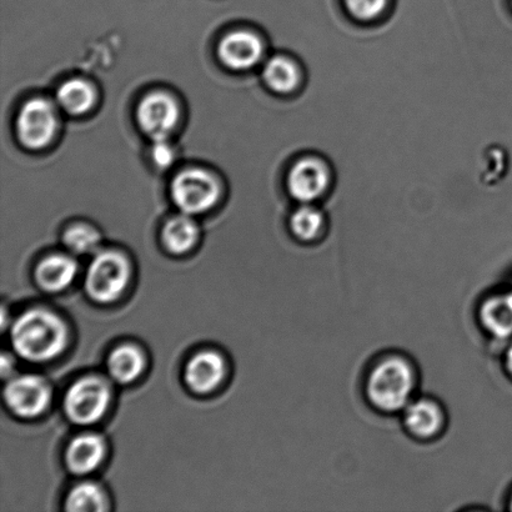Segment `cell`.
<instances>
[{
    "label": "cell",
    "mask_w": 512,
    "mask_h": 512,
    "mask_svg": "<svg viewBox=\"0 0 512 512\" xmlns=\"http://www.w3.org/2000/svg\"><path fill=\"white\" fill-rule=\"evenodd\" d=\"M12 343L23 359L45 363L63 353L68 344L67 326L50 311L30 310L15 321Z\"/></svg>",
    "instance_id": "6da1fadb"
},
{
    "label": "cell",
    "mask_w": 512,
    "mask_h": 512,
    "mask_svg": "<svg viewBox=\"0 0 512 512\" xmlns=\"http://www.w3.org/2000/svg\"><path fill=\"white\" fill-rule=\"evenodd\" d=\"M418 373L409 359L388 355L371 368L366 379V395L371 405L383 413H398L413 401Z\"/></svg>",
    "instance_id": "7a4b0ae2"
},
{
    "label": "cell",
    "mask_w": 512,
    "mask_h": 512,
    "mask_svg": "<svg viewBox=\"0 0 512 512\" xmlns=\"http://www.w3.org/2000/svg\"><path fill=\"white\" fill-rule=\"evenodd\" d=\"M129 276V263L125 256L117 252L99 253L89 265L85 290L97 303H112L127 288Z\"/></svg>",
    "instance_id": "3957f363"
},
{
    "label": "cell",
    "mask_w": 512,
    "mask_h": 512,
    "mask_svg": "<svg viewBox=\"0 0 512 512\" xmlns=\"http://www.w3.org/2000/svg\"><path fill=\"white\" fill-rule=\"evenodd\" d=\"M220 197L218 180L203 169H188L179 173L172 183V198L184 214L207 213Z\"/></svg>",
    "instance_id": "277c9868"
},
{
    "label": "cell",
    "mask_w": 512,
    "mask_h": 512,
    "mask_svg": "<svg viewBox=\"0 0 512 512\" xmlns=\"http://www.w3.org/2000/svg\"><path fill=\"white\" fill-rule=\"evenodd\" d=\"M58 115L48 99L34 98L25 103L17 118V134L25 148H47L57 134Z\"/></svg>",
    "instance_id": "5b68a950"
},
{
    "label": "cell",
    "mask_w": 512,
    "mask_h": 512,
    "mask_svg": "<svg viewBox=\"0 0 512 512\" xmlns=\"http://www.w3.org/2000/svg\"><path fill=\"white\" fill-rule=\"evenodd\" d=\"M109 403L108 385L98 378H84L77 381L65 396V413L75 424H94L103 418Z\"/></svg>",
    "instance_id": "8992f818"
},
{
    "label": "cell",
    "mask_w": 512,
    "mask_h": 512,
    "mask_svg": "<svg viewBox=\"0 0 512 512\" xmlns=\"http://www.w3.org/2000/svg\"><path fill=\"white\" fill-rule=\"evenodd\" d=\"M179 117V105L168 93H150L138 105L139 127L153 140L167 139L177 128Z\"/></svg>",
    "instance_id": "52a82bcc"
},
{
    "label": "cell",
    "mask_w": 512,
    "mask_h": 512,
    "mask_svg": "<svg viewBox=\"0 0 512 512\" xmlns=\"http://www.w3.org/2000/svg\"><path fill=\"white\" fill-rule=\"evenodd\" d=\"M4 396L14 414L34 418L47 409L52 393L47 381L39 376L24 375L9 381Z\"/></svg>",
    "instance_id": "ba28073f"
},
{
    "label": "cell",
    "mask_w": 512,
    "mask_h": 512,
    "mask_svg": "<svg viewBox=\"0 0 512 512\" xmlns=\"http://www.w3.org/2000/svg\"><path fill=\"white\" fill-rule=\"evenodd\" d=\"M329 185V169L319 159L300 160L290 170L288 177L289 192L299 202H314L326 192Z\"/></svg>",
    "instance_id": "9c48e42d"
},
{
    "label": "cell",
    "mask_w": 512,
    "mask_h": 512,
    "mask_svg": "<svg viewBox=\"0 0 512 512\" xmlns=\"http://www.w3.org/2000/svg\"><path fill=\"white\" fill-rule=\"evenodd\" d=\"M263 53V43L258 35L248 30H235L225 35L218 48L222 63L233 70H248L255 67Z\"/></svg>",
    "instance_id": "30bf717a"
},
{
    "label": "cell",
    "mask_w": 512,
    "mask_h": 512,
    "mask_svg": "<svg viewBox=\"0 0 512 512\" xmlns=\"http://www.w3.org/2000/svg\"><path fill=\"white\" fill-rule=\"evenodd\" d=\"M404 425L415 438L434 439L444 429L445 413L438 401L416 399L404 409Z\"/></svg>",
    "instance_id": "8fae6325"
},
{
    "label": "cell",
    "mask_w": 512,
    "mask_h": 512,
    "mask_svg": "<svg viewBox=\"0 0 512 512\" xmlns=\"http://www.w3.org/2000/svg\"><path fill=\"white\" fill-rule=\"evenodd\" d=\"M225 364L222 356L215 351H202L189 360L185 368V381L198 394H207L222 381Z\"/></svg>",
    "instance_id": "7c38bea8"
},
{
    "label": "cell",
    "mask_w": 512,
    "mask_h": 512,
    "mask_svg": "<svg viewBox=\"0 0 512 512\" xmlns=\"http://www.w3.org/2000/svg\"><path fill=\"white\" fill-rule=\"evenodd\" d=\"M104 451L103 440L98 435H79L68 446V468L77 475L88 474L102 463Z\"/></svg>",
    "instance_id": "4fadbf2b"
},
{
    "label": "cell",
    "mask_w": 512,
    "mask_h": 512,
    "mask_svg": "<svg viewBox=\"0 0 512 512\" xmlns=\"http://www.w3.org/2000/svg\"><path fill=\"white\" fill-rule=\"evenodd\" d=\"M77 271V261L67 255L55 254L48 256L38 265L35 276L44 290L57 293L72 284Z\"/></svg>",
    "instance_id": "5bb4252c"
},
{
    "label": "cell",
    "mask_w": 512,
    "mask_h": 512,
    "mask_svg": "<svg viewBox=\"0 0 512 512\" xmlns=\"http://www.w3.org/2000/svg\"><path fill=\"white\" fill-rule=\"evenodd\" d=\"M481 323L496 338L512 336V290L491 296L480 310Z\"/></svg>",
    "instance_id": "9a60e30c"
},
{
    "label": "cell",
    "mask_w": 512,
    "mask_h": 512,
    "mask_svg": "<svg viewBox=\"0 0 512 512\" xmlns=\"http://www.w3.org/2000/svg\"><path fill=\"white\" fill-rule=\"evenodd\" d=\"M60 108L68 114L88 113L95 103V90L87 80L72 79L60 85L57 92Z\"/></svg>",
    "instance_id": "2e32d148"
},
{
    "label": "cell",
    "mask_w": 512,
    "mask_h": 512,
    "mask_svg": "<svg viewBox=\"0 0 512 512\" xmlns=\"http://www.w3.org/2000/svg\"><path fill=\"white\" fill-rule=\"evenodd\" d=\"M144 368L143 354L133 345H122L109 356V374L120 384L137 380Z\"/></svg>",
    "instance_id": "e0dca14e"
},
{
    "label": "cell",
    "mask_w": 512,
    "mask_h": 512,
    "mask_svg": "<svg viewBox=\"0 0 512 512\" xmlns=\"http://www.w3.org/2000/svg\"><path fill=\"white\" fill-rule=\"evenodd\" d=\"M198 235L197 224L189 218L188 214L177 215L165 224L163 242L169 252L184 254L197 243Z\"/></svg>",
    "instance_id": "ac0fdd59"
},
{
    "label": "cell",
    "mask_w": 512,
    "mask_h": 512,
    "mask_svg": "<svg viewBox=\"0 0 512 512\" xmlns=\"http://www.w3.org/2000/svg\"><path fill=\"white\" fill-rule=\"evenodd\" d=\"M266 85L276 93L294 92L300 84L298 65L285 57H274L266 62L263 70Z\"/></svg>",
    "instance_id": "d6986e66"
},
{
    "label": "cell",
    "mask_w": 512,
    "mask_h": 512,
    "mask_svg": "<svg viewBox=\"0 0 512 512\" xmlns=\"http://www.w3.org/2000/svg\"><path fill=\"white\" fill-rule=\"evenodd\" d=\"M65 509L72 512H99L105 510V496L98 485L83 483L70 491Z\"/></svg>",
    "instance_id": "ffe728a7"
},
{
    "label": "cell",
    "mask_w": 512,
    "mask_h": 512,
    "mask_svg": "<svg viewBox=\"0 0 512 512\" xmlns=\"http://www.w3.org/2000/svg\"><path fill=\"white\" fill-rule=\"evenodd\" d=\"M324 227V217L320 210L313 207L300 208L291 215V232L301 242H313L319 237Z\"/></svg>",
    "instance_id": "44dd1931"
},
{
    "label": "cell",
    "mask_w": 512,
    "mask_h": 512,
    "mask_svg": "<svg viewBox=\"0 0 512 512\" xmlns=\"http://www.w3.org/2000/svg\"><path fill=\"white\" fill-rule=\"evenodd\" d=\"M64 244L74 254H90L98 249L100 237L97 230L88 225H74L64 235Z\"/></svg>",
    "instance_id": "7402d4cb"
},
{
    "label": "cell",
    "mask_w": 512,
    "mask_h": 512,
    "mask_svg": "<svg viewBox=\"0 0 512 512\" xmlns=\"http://www.w3.org/2000/svg\"><path fill=\"white\" fill-rule=\"evenodd\" d=\"M346 8L359 20H371L384 12L388 0H345Z\"/></svg>",
    "instance_id": "603a6c76"
},
{
    "label": "cell",
    "mask_w": 512,
    "mask_h": 512,
    "mask_svg": "<svg viewBox=\"0 0 512 512\" xmlns=\"http://www.w3.org/2000/svg\"><path fill=\"white\" fill-rule=\"evenodd\" d=\"M152 158L159 168H169L174 162V150L167 139L154 140Z\"/></svg>",
    "instance_id": "cb8c5ba5"
},
{
    "label": "cell",
    "mask_w": 512,
    "mask_h": 512,
    "mask_svg": "<svg viewBox=\"0 0 512 512\" xmlns=\"http://www.w3.org/2000/svg\"><path fill=\"white\" fill-rule=\"evenodd\" d=\"M505 368H506V371H508V374L512 378V343L509 345L508 350H506Z\"/></svg>",
    "instance_id": "d4e9b609"
},
{
    "label": "cell",
    "mask_w": 512,
    "mask_h": 512,
    "mask_svg": "<svg viewBox=\"0 0 512 512\" xmlns=\"http://www.w3.org/2000/svg\"><path fill=\"white\" fill-rule=\"evenodd\" d=\"M509 509L512 511V494L510 495L509 499Z\"/></svg>",
    "instance_id": "484cf974"
}]
</instances>
